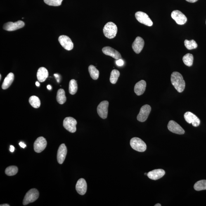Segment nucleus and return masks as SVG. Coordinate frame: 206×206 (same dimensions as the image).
<instances>
[{"instance_id":"nucleus-1","label":"nucleus","mask_w":206,"mask_h":206,"mask_svg":"<svg viewBox=\"0 0 206 206\" xmlns=\"http://www.w3.org/2000/svg\"><path fill=\"white\" fill-rule=\"evenodd\" d=\"M171 83L178 92L181 93L184 90L185 88V82L183 76L179 73L173 72L171 75Z\"/></svg>"},{"instance_id":"nucleus-2","label":"nucleus","mask_w":206,"mask_h":206,"mask_svg":"<svg viewBox=\"0 0 206 206\" xmlns=\"http://www.w3.org/2000/svg\"><path fill=\"white\" fill-rule=\"evenodd\" d=\"M118 28L117 25L113 22L107 23L103 27V33L107 38H114L117 35Z\"/></svg>"},{"instance_id":"nucleus-3","label":"nucleus","mask_w":206,"mask_h":206,"mask_svg":"<svg viewBox=\"0 0 206 206\" xmlns=\"http://www.w3.org/2000/svg\"><path fill=\"white\" fill-rule=\"evenodd\" d=\"M130 145L133 149L139 152H143L147 148V145L144 141L139 138H131Z\"/></svg>"},{"instance_id":"nucleus-4","label":"nucleus","mask_w":206,"mask_h":206,"mask_svg":"<svg viewBox=\"0 0 206 206\" xmlns=\"http://www.w3.org/2000/svg\"><path fill=\"white\" fill-rule=\"evenodd\" d=\"M39 197V193L36 188H32L26 193L23 200V205H26L35 202Z\"/></svg>"},{"instance_id":"nucleus-5","label":"nucleus","mask_w":206,"mask_h":206,"mask_svg":"<svg viewBox=\"0 0 206 206\" xmlns=\"http://www.w3.org/2000/svg\"><path fill=\"white\" fill-rule=\"evenodd\" d=\"M77 123V121L75 119L72 117H68L64 119L63 126L69 132L74 133L77 131L76 125Z\"/></svg>"},{"instance_id":"nucleus-6","label":"nucleus","mask_w":206,"mask_h":206,"mask_svg":"<svg viewBox=\"0 0 206 206\" xmlns=\"http://www.w3.org/2000/svg\"><path fill=\"white\" fill-rule=\"evenodd\" d=\"M135 17L137 20L140 23L148 27H151L153 25V22L146 13L141 11L137 12Z\"/></svg>"},{"instance_id":"nucleus-7","label":"nucleus","mask_w":206,"mask_h":206,"mask_svg":"<svg viewBox=\"0 0 206 206\" xmlns=\"http://www.w3.org/2000/svg\"><path fill=\"white\" fill-rule=\"evenodd\" d=\"M151 110V107L148 105H143L140 109L137 117V119L139 122H143L148 119Z\"/></svg>"},{"instance_id":"nucleus-8","label":"nucleus","mask_w":206,"mask_h":206,"mask_svg":"<svg viewBox=\"0 0 206 206\" xmlns=\"http://www.w3.org/2000/svg\"><path fill=\"white\" fill-rule=\"evenodd\" d=\"M109 103L105 100L101 102L97 108V112L98 115L102 118L106 119L108 115Z\"/></svg>"},{"instance_id":"nucleus-9","label":"nucleus","mask_w":206,"mask_h":206,"mask_svg":"<svg viewBox=\"0 0 206 206\" xmlns=\"http://www.w3.org/2000/svg\"><path fill=\"white\" fill-rule=\"evenodd\" d=\"M47 142L45 138L43 137H39L34 142V151L37 153H41L46 148Z\"/></svg>"},{"instance_id":"nucleus-10","label":"nucleus","mask_w":206,"mask_h":206,"mask_svg":"<svg viewBox=\"0 0 206 206\" xmlns=\"http://www.w3.org/2000/svg\"><path fill=\"white\" fill-rule=\"evenodd\" d=\"M58 41L63 48L67 51H71L73 48V43L68 36H60L58 38Z\"/></svg>"},{"instance_id":"nucleus-11","label":"nucleus","mask_w":206,"mask_h":206,"mask_svg":"<svg viewBox=\"0 0 206 206\" xmlns=\"http://www.w3.org/2000/svg\"><path fill=\"white\" fill-rule=\"evenodd\" d=\"M25 26V23L23 21L19 20L17 22H8L5 24L3 26V29L8 31H13L22 28Z\"/></svg>"},{"instance_id":"nucleus-12","label":"nucleus","mask_w":206,"mask_h":206,"mask_svg":"<svg viewBox=\"0 0 206 206\" xmlns=\"http://www.w3.org/2000/svg\"><path fill=\"white\" fill-rule=\"evenodd\" d=\"M171 16L178 25H183L187 22V17L179 10H174L171 13Z\"/></svg>"},{"instance_id":"nucleus-13","label":"nucleus","mask_w":206,"mask_h":206,"mask_svg":"<svg viewBox=\"0 0 206 206\" xmlns=\"http://www.w3.org/2000/svg\"><path fill=\"white\" fill-rule=\"evenodd\" d=\"M184 118L185 120L188 123L192 124L194 127H197L200 125V119L191 112H188L184 114Z\"/></svg>"},{"instance_id":"nucleus-14","label":"nucleus","mask_w":206,"mask_h":206,"mask_svg":"<svg viewBox=\"0 0 206 206\" xmlns=\"http://www.w3.org/2000/svg\"><path fill=\"white\" fill-rule=\"evenodd\" d=\"M168 128L169 131L173 133L178 134H184V130L179 124L174 121H169L168 124Z\"/></svg>"},{"instance_id":"nucleus-15","label":"nucleus","mask_w":206,"mask_h":206,"mask_svg":"<svg viewBox=\"0 0 206 206\" xmlns=\"http://www.w3.org/2000/svg\"><path fill=\"white\" fill-rule=\"evenodd\" d=\"M67 153L66 146L64 143H62L60 145L58 149L57 160L60 164H62L64 161Z\"/></svg>"},{"instance_id":"nucleus-16","label":"nucleus","mask_w":206,"mask_h":206,"mask_svg":"<svg viewBox=\"0 0 206 206\" xmlns=\"http://www.w3.org/2000/svg\"><path fill=\"white\" fill-rule=\"evenodd\" d=\"M102 51L104 54L112 57L115 59L118 60L122 58L120 53L117 50L110 47H105L102 49Z\"/></svg>"},{"instance_id":"nucleus-17","label":"nucleus","mask_w":206,"mask_h":206,"mask_svg":"<svg viewBox=\"0 0 206 206\" xmlns=\"http://www.w3.org/2000/svg\"><path fill=\"white\" fill-rule=\"evenodd\" d=\"M144 46V41L142 38L137 37L132 44V48L135 53L137 54L139 53L143 49Z\"/></svg>"},{"instance_id":"nucleus-18","label":"nucleus","mask_w":206,"mask_h":206,"mask_svg":"<svg viewBox=\"0 0 206 206\" xmlns=\"http://www.w3.org/2000/svg\"><path fill=\"white\" fill-rule=\"evenodd\" d=\"M76 189L79 194L84 195L87 189V184L85 180L83 178L79 179L76 184Z\"/></svg>"},{"instance_id":"nucleus-19","label":"nucleus","mask_w":206,"mask_h":206,"mask_svg":"<svg viewBox=\"0 0 206 206\" xmlns=\"http://www.w3.org/2000/svg\"><path fill=\"white\" fill-rule=\"evenodd\" d=\"M165 173V171L163 169H156L150 171L148 173L147 176L150 179L157 180L163 177Z\"/></svg>"},{"instance_id":"nucleus-20","label":"nucleus","mask_w":206,"mask_h":206,"mask_svg":"<svg viewBox=\"0 0 206 206\" xmlns=\"http://www.w3.org/2000/svg\"><path fill=\"white\" fill-rule=\"evenodd\" d=\"M146 87V82L143 80L140 81L137 83L134 86V92L138 96H141L144 93Z\"/></svg>"},{"instance_id":"nucleus-21","label":"nucleus","mask_w":206,"mask_h":206,"mask_svg":"<svg viewBox=\"0 0 206 206\" xmlns=\"http://www.w3.org/2000/svg\"><path fill=\"white\" fill-rule=\"evenodd\" d=\"M48 73L47 69L44 67L40 68L38 71L37 77L39 82H43L45 81L48 77Z\"/></svg>"},{"instance_id":"nucleus-22","label":"nucleus","mask_w":206,"mask_h":206,"mask_svg":"<svg viewBox=\"0 0 206 206\" xmlns=\"http://www.w3.org/2000/svg\"><path fill=\"white\" fill-rule=\"evenodd\" d=\"M14 75L12 73H10L7 75L3 81L2 88L3 89H6L10 87L14 80Z\"/></svg>"},{"instance_id":"nucleus-23","label":"nucleus","mask_w":206,"mask_h":206,"mask_svg":"<svg viewBox=\"0 0 206 206\" xmlns=\"http://www.w3.org/2000/svg\"><path fill=\"white\" fill-rule=\"evenodd\" d=\"M58 103L60 104H63L66 101L67 98L65 96V91L63 89L58 90L56 97Z\"/></svg>"},{"instance_id":"nucleus-24","label":"nucleus","mask_w":206,"mask_h":206,"mask_svg":"<svg viewBox=\"0 0 206 206\" xmlns=\"http://www.w3.org/2000/svg\"><path fill=\"white\" fill-rule=\"evenodd\" d=\"M90 75L93 80H97L99 77V72L96 67L93 65H90L88 68Z\"/></svg>"},{"instance_id":"nucleus-25","label":"nucleus","mask_w":206,"mask_h":206,"mask_svg":"<svg viewBox=\"0 0 206 206\" xmlns=\"http://www.w3.org/2000/svg\"><path fill=\"white\" fill-rule=\"evenodd\" d=\"M77 82V81L73 79L69 83V92L70 94L74 95L77 93L78 89Z\"/></svg>"},{"instance_id":"nucleus-26","label":"nucleus","mask_w":206,"mask_h":206,"mask_svg":"<svg viewBox=\"0 0 206 206\" xmlns=\"http://www.w3.org/2000/svg\"><path fill=\"white\" fill-rule=\"evenodd\" d=\"M183 61L185 65L191 67L193 65V57L191 53H188L183 57Z\"/></svg>"},{"instance_id":"nucleus-27","label":"nucleus","mask_w":206,"mask_h":206,"mask_svg":"<svg viewBox=\"0 0 206 206\" xmlns=\"http://www.w3.org/2000/svg\"><path fill=\"white\" fill-rule=\"evenodd\" d=\"M29 102L30 105L34 108H38L40 106V100L37 96H31L29 98Z\"/></svg>"},{"instance_id":"nucleus-28","label":"nucleus","mask_w":206,"mask_h":206,"mask_svg":"<svg viewBox=\"0 0 206 206\" xmlns=\"http://www.w3.org/2000/svg\"><path fill=\"white\" fill-rule=\"evenodd\" d=\"M120 75V73L119 71L114 69L112 71L111 73L110 77V81L111 83L113 84H115L117 83Z\"/></svg>"},{"instance_id":"nucleus-29","label":"nucleus","mask_w":206,"mask_h":206,"mask_svg":"<svg viewBox=\"0 0 206 206\" xmlns=\"http://www.w3.org/2000/svg\"><path fill=\"white\" fill-rule=\"evenodd\" d=\"M194 188L197 191L206 190V180H202L197 182L194 186Z\"/></svg>"},{"instance_id":"nucleus-30","label":"nucleus","mask_w":206,"mask_h":206,"mask_svg":"<svg viewBox=\"0 0 206 206\" xmlns=\"http://www.w3.org/2000/svg\"><path fill=\"white\" fill-rule=\"evenodd\" d=\"M18 172V168L16 166H11L7 168L5 170V173L8 176H13L17 174Z\"/></svg>"},{"instance_id":"nucleus-31","label":"nucleus","mask_w":206,"mask_h":206,"mask_svg":"<svg viewBox=\"0 0 206 206\" xmlns=\"http://www.w3.org/2000/svg\"><path fill=\"white\" fill-rule=\"evenodd\" d=\"M184 45L187 49L188 50H192L195 49L197 47V44L194 40H185L184 41Z\"/></svg>"},{"instance_id":"nucleus-32","label":"nucleus","mask_w":206,"mask_h":206,"mask_svg":"<svg viewBox=\"0 0 206 206\" xmlns=\"http://www.w3.org/2000/svg\"><path fill=\"white\" fill-rule=\"evenodd\" d=\"M44 3L48 6H58L61 5L63 0H44Z\"/></svg>"},{"instance_id":"nucleus-33","label":"nucleus","mask_w":206,"mask_h":206,"mask_svg":"<svg viewBox=\"0 0 206 206\" xmlns=\"http://www.w3.org/2000/svg\"><path fill=\"white\" fill-rule=\"evenodd\" d=\"M116 63L118 66H122L124 65V62L123 60L119 59L117 60L116 61Z\"/></svg>"},{"instance_id":"nucleus-34","label":"nucleus","mask_w":206,"mask_h":206,"mask_svg":"<svg viewBox=\"0 0 206 206\" xmlns=\"http://www.w3.org/2000/svg\"><path fill=\"white\" fill-rule=\"evenodd\" d=\"M19 144L20 145V146L21 147V148H25L26 146H27V145H26V144L24 143H23V142H21L19 143Z\"/></svg>"},{"instance_id":"nucleus-35","label":"nucleus","mask_w":206,"mask_h":206,"mask_svg":"<svg viewBox=\"0 0 206 206\" xmlns=\"http://www.w3.org/2000/svg\"><path fill=\"white\" fill-rule=\"evenodd\" d=\"M14 150H15L14 147V146H13V145H10V151L12 152H13L14 151Z\"/></svg>"},{"instance_id":"nucleus-36","label":"nucleus","mask_w":206,"mask_h":206,"mask_svg":"<svg viewBox=\"0 0 206 206\" xmlns=\"http://www.w3.org/2000/svg\"><path fill=\"white\" fill-rule=\"evenodd\" d=\"M186 1L189 3H194L196 2L198 0H186Z\"/></svg>"},{"instance_id":"nucleus-37","label":"nucleus","mask_w":206,"mask_h":206,"mask_svg":"<svg viewBox=\"0 0 206 206\" xmlns=\"http://www.w3.org/2000/svg\"><path fill=\"white\" fill-rule=\"evenodd\" d=\"M47 88L48 90H51L52 89L51 86L50 85H48L47 86Z\"/></svg>"},{"instance_id":"nucleus-38","label":"nucleus","mask_w":206,"mask_h":206,"mask_svg":"<svg viewBox=\"0 0 206 206\" xmlns=\"http://www.w3.org/2000/svg\"><path fill=\"white\" fill-rule=\"evenodd\" d=\"M10 205H8V204H1V206H9Z\"/></svg>"},{"instance_id":"nucleus-39","label":"nucleus","mask_w":206,"mask_h":206,"mask_svg":"<svg viewBox=\"0 0 206 206\" xmlns=\"http://www.w3.org/2000/svg\"><path fill=\"white\" fill-rule=\"evenodd\" d=\"M36 86H38V87H39L40 86V84L38 82V81H36Z\"/></svg>"},{"instance_id":"nucleus-40","label":"nucleus","mask_w":206,"mask_h":206,"mask_svg":"<svg viewBox=\"0 0 206 206\" xmlns=\"http://www.w3.org/2000/svg\"><path fill=\"white\" fill-rule=\"evenodd\" d=\"M54 76L55 78H56V79H57V78H58L59 77V75L58 74H54Z\"/></svg>"},{"instance_id":"nucleus-41","label":"nucleus","mask_w":206,"mask_h":206,"mask_svg":"<svg viewBox=\"0 0 206 206\" xmlns=\"http://www.w3.org/2000/svg\"><path fill=\"white\" fill-rule=\"evenodd\" d=\"M155 206H161V205L160 204L157 203L156 204V205H155Z\"/></svg>"},{"instance_id":"nucleus-42","label":"nucleus","mask_w":206,"mask_h":206,"mask_svg":"<svg viewBox=\"0 0 206 206\" xmlns=\"http://www.w3.org/2000/svg\"><path fill=\"white\" fill-rule=\"evenodd\" d=\"M0 77H1V78H0V79H1V74H0Z\"/></svg>"},{"instance_id":"nucleus-43","label":"nucleus","mask_w":206,"mask_h":206,"mask_svg":"<svg viewBox=\"0 0 206 206\" xmlns=\"http://www.w3.org/2000/svg\"><path fill=\"white\" fill-rule=\"evenodd\" d=\"M145 175H148V174L146 173H145Z\"/></svg>"},{"instance_id":"nucleus-44","label":"nucleus","mask_w":206,"mask_h":206,"mask_svg":"<svg viewBox=\"0 0 206 206\" xmlns=\"http://www.w3.org/2000/svg\"></svg>"}]
</instances>
